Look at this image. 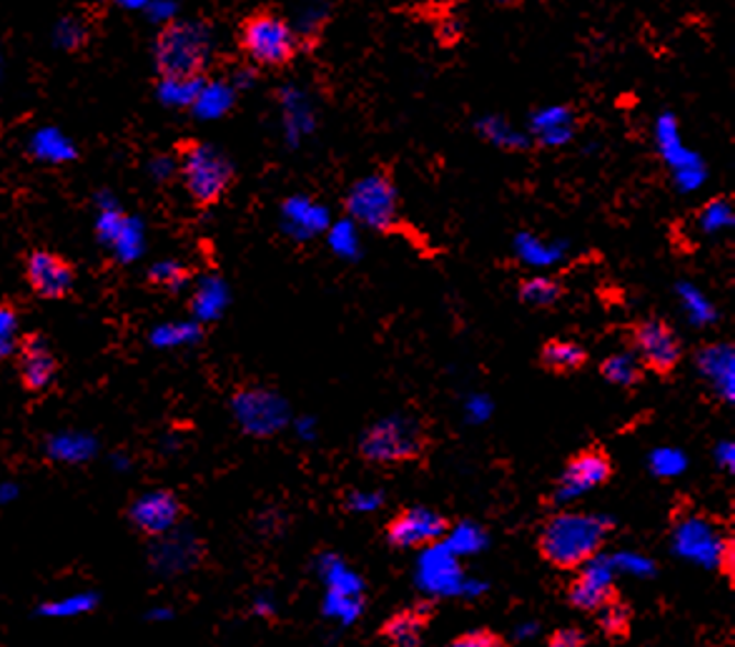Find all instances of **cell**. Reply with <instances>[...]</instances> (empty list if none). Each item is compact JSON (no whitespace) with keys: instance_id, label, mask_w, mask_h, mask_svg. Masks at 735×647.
Here are the masks:
<instances>
[{"instance_id":"obj_1","label":"cell","mask_w":735,"mask_h":647,"mask_svg":"<svg viewBox=\"0 0 735 647\" xmlns=\"http://www.w3.org/2000/svg\"><path fill=\"white\" fill-rule=\"evenodd\" d=\"M214 33L207 21L171 18L154 38V68L164 83L189 86L209 74Z\"/></svg>"},{"instance_id":"obj_2","label":"cell","mask_w":735,"mask_h":647,"mask_svg":"<svg viewBox=\"0 0 735 647\" xmlns=\"http://www.w3.org/2000/svg\"><path fill=\"white\" fill-rule=\"evenodd\" d=\"M610 522L586 512H555L545 520L537 537V553L557 570H578L600 555Z\"/></svg>"},{"instance_id":"obj_3","label":"cell","mask_w":735,"mask_h":647,"mask_svg":"<svg viewBox=\"0 0 735 647\" xmlns=\"http://www.w3.org/2000/svg\"><path fill=\"white\" fill-rule=\"evenodd\" d=\"M176 166L193 209L211 211L236 186V168L224 150L199 138H179L174 144Z\"/></svg>"},{"instance_id":"obj_4","label":"cell","mask_w":735,"mask_h":647,"mask_svg":"<svg viewBox=\"0 0 735 647\" xmlns=\"http://www.w3.org/2000/svg\"><path fill=\"white\" fill-rule=\"evenodd\" d=\"M236 46L249 64L281 70L299 58L301 38L281 8L259 5L238 21Z\"/></svg>"},{"instance_id":"obj_5","label":"cell","mask_w":735,"mask_h":647,"mask_svg":"<svg viewBox=\"0 0 735 647\" xmlns=\"http://www.w3.org/2000/svg\"><path fill=\"white\" fill-rule=\"evenodd\" d=\"M344 211L365 228L379 234H394L400 228L402 201L397 191L392 168L377 166L365 179L349 186Z\"/></svg>"},{"instance_id":"obj_6","label":"cell","mask_w":735,"mask_h":647,"mask_svg":"<svg viewBox=\"0 0 735 647\" xmlns=\"http://www.w3.org/2000/svg\"><path fill=\"white\" fill-rule=\"evenodd\" d=\"M427 447L430 437L417 424L404 416H389L365 434L359 455L371 465H404L417 462Z\"/></svg>"},{"instance_id":"obj_7","label":"cell","mask_w":735,"mask_h":647,"mask_svg":"<svg viewBox=\"0 0 735 647\" xmlns=\"http://www.w3.org/2000/svg\"><path fill=\"white\" fill-rule=\"evenodd\" d=\"M625 339L643 369L660 379L676 375L678 365L683 361V342L666 319L648 316L633 322L627 326Z\"/></svg>"},{"instance_id":"obj_8","label":"cell","mask_w":735,"mask_h":647,"mask_svg":"<svg viewBox=\"0 0 735 647\" xmlns=\"http://www.w3.org/2000/svg\"><path fill=\"white\" fill-rule=\"evenodd\" d=\"M23 279L38 299L60 301L76 289V266L64 254L51 249H31L23 256Z\"/></svg>"},{"instance_id":"obj_9","label":"cell","mask_w":735,"mask_h":647,"mask_svg":"<svg viewBox=\"0 0 735 647\" xmlns=\"http://www.w3.org/2000/svg\"><path fill=\"white\" fill-rule=\"evenodd\" d=\"M387 543L397 549H420L439 545L452 535V522L430 507H404L387 522Z\"/></svg>"},{"instance_id":"obj_10","label":"cell","mask_w":735,"mask_h":647,"mask_svg":"<svg viewBox=\"0 0 735 647\" xmlns=\"http://www.w3.org/2000/svg\"><path fill=\"white\" fill-rule=\"evenodd\" d=\"M615 572L605 557H592L590 562L575 570V578L568 584V602L586 615H595L602 605L617 598Z\"/></svg>"},{"instance_id":"obj_11","label":"cell","mask_w":735,"mask_h":647,"mask_svg":"<svg viewBox=\"0 0 735 647\" xmlns=\"http://www.w3.org/2000/svg\"><path fill=\"white\" fill-rule=\"evenodd\" d=\"M183 517V504L168 490H148L131 502L129 520L141 535L146 537H164L168 532L179 527Z\"/></svg>"},{"instance_id":"obj_12","label":"cell","mask_w":735,"mask_h":647,"mask_svg":"<svg viewBox=\"0 0 735 647\" xmlns=\"http://www.w3.org/2000/svg\"><path fill=\"white\" fill-rule=\"evenodd\" d=\"M613 459L605 447L590 445L568 459L560 477V498H578L613 480Z\"/></svg>"},{"instance_id":"obj_13","label":"cell","mask_w":735,"mask_h":647,"mask_svg":"<svg viewBox=\"0 0 735 647\" xmlns=\"http://www.w3.org/2000/svg\"><path fill=\"white\" fill-rule=\"evenodd\" d=\"M18 377L29 392H46L56 382L58 357L43 334H23L18 339Z\"/></svg>"},{"instance_id":"obj_14","label":"cell","mask_w":735,"mask_h":647,"mask_svg":"<svg viewBox=\"0 0 735 647\" xmlns=\"http://www.w3.org/2000/svg\"><path fill=\"white\" fill-rule=\"evenodd\" d=\"M43 451L51 462L66 465V467H81L88 465L91 459L99 455V439L91 432L81 430H66V432H53L46 437Z\"/></svg>"},{"instance_id":"obj_15","label":"cell","mask_w":735,"mask_h":647,"mask_svg":"<svg viewBox=\"0 0 735 647\" xmlns=\"http://www.w3.org/2000/svg\"><path fill=\"white\" fill-rule=\"evenodd\" d=\"M236 420L244 432L256 437H269L285 424V410H279L277 399L269 394H246L236 402Z\"/></svg>"},{"instance_id":"obj_16","label":"cell","mask_w":735,"mask_h":647,"mask_svg":"<svg viewBox=\"0 0 735 647\" xmlns=\"http://www.w3.org/2000/svg\"><path fill=\"white\" fill-rule=\"evenodd\" d=\"M432 620V610L424 607H404L387 620L379 631V637L389 647H422L424 631Z\"/></svg>"},{"instance_id":"obj_17","label":"cell","mask_w":735,"mask_h":647,"mask_svg":"<svg viewBox=\"0 0 735 647\" xmlns=\"http://www.w3.org/2000/svg\"><path fill=\"white\" fill-rule=\"evenodd\" d=\"M588 349L572 339H557L555 336V339H547L543 349H539V367L557 377L578 375L580 369L588 367Z\"/></svg>"},{"instance_id":"obj_18","label":"cell","mask_w":735,"mask_h":647,"mask_svg":"<svg viewBox=\"0 0 735 647\" xmlns=\"http://www.w3.org/2000/svg\"><path fill=\"white\" fill-rule=\"evenodd\" d=\"M698 367L711 379L715 392H721L725 402L733 399V347L731 344H711L698 354Z\"/></svg>"},{"instance_id":"obj_19","label":"cell","mask_w":735,"mask_h":647,"mask_svg":"<svg viewBox=\"0 0 735 647\" xmlns=\"http://www.w3.org/2000/svg\"><path fill=\"white\" fill-rule=\"evenodd\" d=\"M101 605V598L91 590H78L68 592V595L46 600L38 605V615L46 620H76L96 613V607Z\"/></svg>"},{"instance_id":"obj_20","label":"cell","mask_w":735,"mask_h":647,"mask_svg":"<svg viewBox=\"0 0 735 647\" xmlns=\"http://www.w3.org/2000/svg\"><path fill=\"white\" fill-rule=\"evenodd\" d=\"M600 375L613 387L635 389L643 384L645 369L641 361L635 359L633 352H620V354H610V357L600 361Z\"/></svg>"},{"instance_id":"obj_21","label":"cell","mask_w":735,"mask_h":647,"mask_svg":"<svg viewBox=\"0 0 735 647\" xmlns=\"http://www.w3.org/2000/svg\"><path fill=\"white\" fill-rule=\"evenodd\" d=\"M595 615H598L600 633L605 635L608 640H613V643L627 640V635H631V627H633V610L623 598L620 595L613 598L608 605H602Z\"/></svg>"},{"instance_id":"obj_22","label":"cell","mask_w":735,"mask_h":647,"mask_svg":"<svg viewBox=\"0 0 735 647\" xmlns=\"http://www.w3.org/2000/svg\"><path fill=\"white\" fill-rule=\"evenodd\" d=\"M517 297L522 304L533 309H550L565 297V287L553 277H527L520 281Z\"/></svg>"},{"instance_id":"obj_23","label":"cell","mask_w":735,"mask_h":647,"mask_svg":"<svg viewBox=\"0 0 735 647\" xmlns=\"http://www.w3.org/2000/svg\"><path fill=\"white\" fill-rule=\"evenodd\" d=\"M146 279L151 287L176 294V291H181L191 281V269L179 261H158L151 266Z\"/></svg>"},{"instance_id":"obj_24","label":"cell","mask_w":735,"mask_h":647,"mask_svg":"<svg viewBox=\"0 0 735 647\" xmlns=\"http://www.w3.org/2000/svg\"><path fill=\"white\" fill-rule=\"evenodd\" d=\"M21 319H18L15 306L11 301H0V359L13 357L18 349V339H21Z\"/></svg>"},{"instance_id":"obj_25","label":"cell","mask_w":735,"mask_h":647,"mask_svg":"<svg viewBox=\"0 0 735 647\" xmlns=\"http://www.w3.org/2000/svg\"><path fill=\"white\" fill-rule=\"evenodd\" d=\"M698 221L705 232H721V228L733 226V203L728 197H719L708 201L698 214Z\"/></svg>"},{"instance_id":"obj_26","label":"cell","mask_w":735,"mask_h":647,"mask_svg":"<svg viewBox=\"0 0 735 647\" xmlns=\"http://www.w3.org/2000/svg\"><path fill=\"white\" fill-rule=\"evenodd\" d=\"M447 647H510V643L492 631H469L449 640Z\"/></svg>"},{"instance_id":"obj_27","label":"cell","mask_w":735,"mask_h":647,"mask_svg":"<svg viewBox=\"0 0 735 647\" xmlns=\"http://www.w3.org/2000/svg\"><path fill=\"white\" fill-rule=\"evenodd\" d=\"M545 647H588V637L578 627H560L547 637Z\"/></svg>"},{"instance_id":"obj_28","label":"cell","mask_w":735,"mask_h":647,"mask_svg":"<svg viewBox=\"0 0 735 647\" xmlns=\"http://www.w3.org/2000/svg\"><path fill=\"white\" fill-rule=\"evenodd\" d=\"M721 562H719V570L725 575V578L733 580V567H735V549H733V539L725 537L721 543Z\"/></svg>"},{"instance_id":"obj_29","label":"cell","mask_w":735,"mask_h":647,"mask_svg":"<svg viewBox=\"0 0 735 647\" xmlns=\"http://www.w3.org/2000/svg\"><path fill=\"white\" fill-rule=\"evenodd\" d=\"M21 498V487L15 482H0V507H8Z\"/></svg>"},{"instance_id":"obj_30","label":"cell","mask_w":735,"mask_h":647,"mask_svg":"<svg viewBox=\"0 0 735 647\" xmlns=\"http://www.w3.org/2000/svg\"><path fill=\"white\" fill-rule=\"evenodd\" d=\"M111 465H113V467H121V472H123V467H129V459L123 457V455H113V457H111Z\"/></svg>"},{"instance_id":"obj_31","label":"cell","mask_w":735,"mask_h":647,"mask_svg":"<svg viewBox=\"0 0 735 647\" xmlns=\"http://www.w3.org/2000/svg\"><path fill=\"white\" fill-rule=\"evenodd\" d=\"M96 3H113V0H96Z\"/></svg>"}]
</instances>
